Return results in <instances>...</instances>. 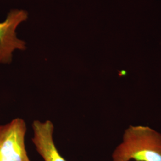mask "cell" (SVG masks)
<instances>
[{"instance_id":"6da1fadb","label":"cell","mask_w":161,"mask_h":161,"mask_svg":"<svg viewBox=\"0 0 161 161\" xmlns=\"http://www.w3.org/2000/svg\"><path fill=\"white\" fill-rule=\"evenodd\" d=\"M112 161H161V134L149 127L130 126L114 150Z\"/></svg>"},{"instance_id":"7a4b0ae2","label":"cell","mask_w":161,"mask_h":161,"mask_svg":"<svg viewBox=\"0 0 161 161\" xmlns=\"http://www.w3.org/2000/svg\"><path fill=\"white\" fill-rule=\"evenodd\" d=\"M26 132V124L20 118L0 125V161H31L25 145Z\"/></svg>"},{"instance_id":"277c9868","label":"cell","mask_w":161,"mask_h":161,"mask_svg":"<svg viewBox=\"0 0 161 161\" xmlns=\"http://www.w3.org/2000/svg\"><path fill=\"white\" fill-rule=\"evenodd\" d=\"M32 142L44 161H67L58 152L54 142V127L52 121L35 120L32 123Z\"/></svg>"},{"instance_id":"3957f363","label":"cell","mask_w":161,"mask_h":161,"mask_svg":"<svg viewBox=\"0 0 161 161\" xmlns=\"http://www.w3.org/2000/svg\"><path fill=\"white\" fill-rule=\"evenodd\" d=\"M28 16L26 11L14 9L0 23V64L12 63L13 52L26 49V42L17 38L16 30L19 24L27 20Z\"/></svg>"}]
</instances>
